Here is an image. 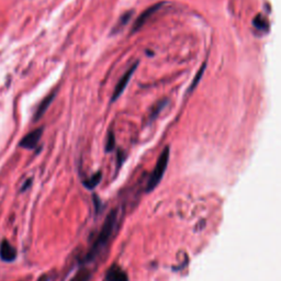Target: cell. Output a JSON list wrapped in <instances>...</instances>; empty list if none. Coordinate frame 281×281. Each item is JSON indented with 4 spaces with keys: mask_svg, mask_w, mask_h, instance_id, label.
<instances>
[{
    "mask_svg": "<svg viewBox=\"0 0 281 281\" xmlns=\"http://www.w3.org/2000/svg\"><path fill=\"white\" fill-rule=\"evenodd\" d=\"M131 17H132V11L125 12V13L123 14V16L119 19L117 26H115V27L113 28V33L119 32L120 30H121L122 28H124L125 26H127L128 22L130 21V19H131Z\"/></svg>",
    "mask_w": 281,
    "mask_h": 281,
    "instance_id": "obj_10",
    "label": "cell"
},
{
    "mask_svg": "<svg viewBox=\"0 0 281 281\" xmlns=\"http://www.w3.org/2000/svg\"><path fill=\"white\" fill-rule=\"evenodd\" d=\"M138 65H139V62L134 63V64L132 65V66L130 67V68L127 70V72L124 73L123 76H122L121 78H120V80H119L118 84H117V86H115V88H114L113 94H112V98H111V101H112V102H114L115 100H117V99L123 94L124 89L127 88L128 84L130 83V80H131L134 72H135V70H137Z\"/></svg>",
    "mask_w": 281,
    "mask_h": 281,
    "instance_id": "obj_3",
    "label": "cell"
},
{
    "mask_svg": "<svg viewBox=\"0 0 281 281\" xmlns=\"http://www.w3.org/2000/svg\"><path fill=\"white\" fill-rule=\"evenodd\" d=\"M43 129L33 130L32 132L28 133L21 140H20V146L27 149H33L38 146L40 140L42 138Z\"/></svg>",
    "mask_w": 281,
    "mask_h": 281,
    "instance_id": "obj_4",
    "label": "cell"
},
{
    "mask_svg": "<svg viewBox=\"0 0 281 281\" xmlns=\"http://www.w3.org/2000/svg\"><path fill=\"white\" fill-rule=\"evenodd\" d=\"M114 145H115L114 134H113L112 131H110L109 134H108L107 144H105V149H107V152H111V150L114 148Z\"/></svg>",
    "mask_w": 281,
    "mask_h": 281,
    "instance_id": "obj_12",
    "label": "cell"
},
{
    "mask_svg": "<svg viewBox=\"0 0 281 281\" xmlns=\"http://www.w3.org/2000/svg\"><path fill=\"white\" fill-rule=\"evenodd\" d=\"M253 24L256 27V29L259 30V31L267 32V30H268V22H267V20H266V19L262 16V14H258V16L254 19Z\"/></svg>",
    "mask_w": 281,
    "mask_h": 281,
    "instance_id": "obj_11",
    "label": "cell"
},
{
    "mask_svg": "<svg viewBox=\"0 0 281 281\" xmlns=\"http://www.w3.org/2000/svg\"><path fill=\"white\" fill-rule=\"evenodd\" d=\"M204 68H205V64H203V65H202V67H201V68H200L199 73L197 74V76H195V78L193 79L192 85H191V87H190L189 92H192V90H193V89L195 88V86H197V85H198L199 80H200V79H201V77H202V74H203V72H204Z\"/></svg>",
    "mask_w": 281,
    "mask_h": 281,
    "instance_id": "obj_13",
    "label": "cell"
},
{
    "mask_svg": "<svg viewBox=\"0 0 281 281\" xmlns=\"http://www.w3.org/2000/svg\"><path fill=\"white\" fill-rule=\"evenodd\" d=\"M55 96H56V93L52 92L51 94H47V96L42 100L41 103L38 105L37 110H35V113H34V117H33L34 121H39V120L43 117L44 113L47 112V110L48 109L49 105H51V103L53 102Z\"/></svg>",
    "mask_w": 281,
    "mask_h": 281,
    "instance_id": "obj_7",
    "label": "cell"
},
{
    "mask_svg": "<svg viewBox=\"0 0 281 281\" xmlns=\"http://www.w3.org/2000/svg\"><path fill=\"white\" fill-rule=\"evenodd\" d=\"M102 175L100 172L94 174L92 177L88 178L87 180H85L84 182V186L86 187L87 189H94L97 187V185L100 183V180H101Z\"/></svg>",
    "mask_w": 281,
    "mask_h": 281,
    "instance_id": "obj_9",
    "label": "cell"
},
{
    "mask_svg": "<svg viewBox=\"0 0 281 281\" xmlns=\"http://www.w3.org/2000/svg\"><path fill=\"white\" fill-rule=\"evenodd\" d=\"M117 224H118V212L115 210H113L112 212L109 213L107 219H105L96 240H94V243L88 250L86 256H85L84 258L85 263L93 262V260L96 259L98 256L103 252L104 248L108 246L110 239H111V237L113 236Z\"/></svg>",
    "mask_w": 281,
    "mask_h": 281,
    "instance_id": "obj_1",
    "label": "cell"
},
{
    "mask_svg": "<svg viewBox=\"0 0 281 281\" xmlns=\"http://www.w3.org/2000/svg\"><path fill=\"white\" fill-rule=\"evenodd\" d=\"M0 258L6 263H12L17 258V250L8 240H2L0 244Z\"/></svg>",
    "mask_w": 281,
    "mask_h": 281,
    "instance_id": "obj_6",
    "label": "cell"
},
{
    "mask_svg": "<svg viewBox=\"0 0 281 281\" xmlns=\"http://www.w3.org/2000/svg\"><path fill=\"white\" fill-rule=\"evenodd\" d=\"M162 6H163V3H156V4H154V6L149 7L148 9H146L145 11L140 13V17L137 19V21L134 22V26L132 28V32L139 31V30L142 28L145 23H146L147 20L150 17H152L154 13H156L160 8H162Z\"/></svg>",
    "mask_w": 281,
    "mask_h": 281,
    "instance_id": "obj_5",
    "label": "cell"
},
{
    "mask_svg": "<svg viewBox=\"0 0 281 281\" xmlns=\"http://www.w3.org/2000/svg\"><path fill=\"white\" fill-rule=\"evenodd\" d=\"M169 153H170L169 147L167 146L163 150L162 154H160V156H159L157 163H156V166H155L153 173H152V175H150V177H149L148 182H147V185H146L147 192L152 191V190L156 188L158 184L160 183V180L163 179L164 174H165V172H166L167 166H168Z\"/></svg>",
    "mask_w": 281,
    "mask_h": 281,
    "instance_id": "obj_2",
    "label": "cell"
},
{
    "mask_svg": "<svg viewBox=\"0 0 281 281\" xmlns=\"http://www.w3.org/2000/svg\"><path fill=\"white\" fill-rule=\"evenodd\" d=\"M30 184H31V179H29V180H28V184H27V183L24 184V186L22 187V191H23V190H26V189L29 187Z\"/></svg>",
    "mask_w": 281,
    "mask_h": 281,
    "instance_id": "obj_14",
    "label": "cell"
},
{
    "mask_svg": "<svg viewBox=\"0 0 281 281\" xmlns=\"http://www.w3.org/2000/svg\"><path fill=\"white\" fill-rule=\"evenodd\" d=\"M40 281H47V277H44V278H42V279L40 280Z\"/></svg>",
    "mask_w": 281,
    "mask_h": 281,
    "instance_id": "obj_15",
    "label": "cell"
},
{
    "mask_svg": "<svg viewBox=\"0 0 281 281\" xmlns=\"http://www.w3.org/2000/svg\"><path fill=\"white\" fill-rule=\"evenodd\" d=\"M104 281H129V280L127 274H125L119 266L113 265L107 272V275H105L104 277Z\"/></svg>",
    "mask_w": 281,
    "mask_h": 281,
    "instance_id": "obj_8",
    "label": "cell"
}]
</instances>
